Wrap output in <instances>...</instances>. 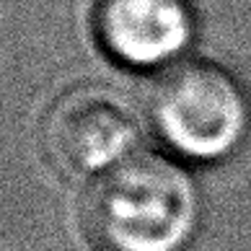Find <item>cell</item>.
I'll list each match as a JSON object with an SVG mask.
<instances>
[{
    "instance_id": "cell-4",
    "label": "cell",
    "mask_w": 251,
    "mask_h": 251,
    "mask_svg": "<svg viewBox=\"0 0 251 251\" xmlns=\"http://www.w3.org/2000/svg\"><path fill=\"white\" fill-rule=\"evenodd\" d=\"M94 21L101 47L129 68L171 65L194 34L189 0H99Z\"/></svg>"
},
{
    "instance_id": "cell-2",
    "label": "cell",
    "mask_w": 251,
    "mask_h": 251,
    "mask_svg": "<svg viewBox=\"0 0 251 251\" xmlns=\"http://www.w3.org/2000/svg\"><path fill=\"white\" fill-rule=\"evenodd\" d=\"M155 132L176 153L218 161L249 129V101L236 78L207 60L166 65L148 96Z\"/></svg>"
},
{
    "instance_id": "cell-3",
    "label": "cell",
    "mask_w": 251,
    "mask_h": 251,
    "mask_svg": "<svg viewBox=\"0 0 251 251\" xmlns=\"http://www.w3.org/2000/svg\"><path fill=\"white\" fill-rule=\"evenodd\" d=\"M132 117L104 88L80 86L62 94L44 117V145L73 174H104L135 153Z\"/></svg>"
},
{
    "instance_id": "cell-1",
    "label": "cell",
    "mask_w": 251,
    "mask_h": 251,
    "mask_svg": "<svg viewBox=\"0 0 251 251\" xmlns=\"http://www.w3.org/2000/svg\"><path fill=\"white\" fill-rule=\"evenodd\" d=\"M88 223L106 251H181L200 220L192 176L155 153H132L88 192Z\"/></svg>"
}]
</instances>
